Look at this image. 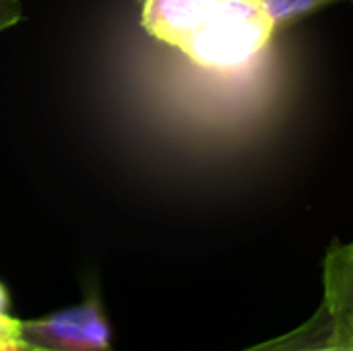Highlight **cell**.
<instances>
[{
    "mask_svg": "<svg viewBox=\"0 0 353 351\" xmlns=\"http://www.w3.org/2000/svg\"><path fill=\"white\" fill-rule=\"evenodd\" d=\"M275 23L263 0H217L201 17L180 48L194 64L211 70H236L269 43Z\"/></svg>",
    "mask_w": 353,
    "mask_h": 351,
    "instance_id": "1",
    "label": "cell"
},
{
    "mask_svg": "<svg viewBox=\"0 0 353 351\" xmlns=\"http://www.w3.org/2000/svg\"><path fill=\"white\" fill-rule=\"evenodd\" d=\"M19 343L25 351H114L112 327L95 294L77 306L21 321Z\"/></svg>",
    "mask_w": 353,
    "mask_h": 351,
    "instance_id": "2",
    "label": "cell"
},
{
    "mask_svg": "<svg viewBox=\"0 0 353 351\" xmlns=\"http://www.w3.org/2000/svg\"><path fill=\"white\" fill-rule=\"evenodd\" d=\"M240 351H353V329L323 300L319 310L300 327Z\"/></svg>",
    "mask_w": 353,
    "mask_h": 351,
    "instance_id": "3",
    "label": "cell"
},
{
    "mask_svg": "<svg viewBox=\"0 0 353 351\" xmlns=\"http://www.w3.org/2000/svg\"><path fill=\"white\" fill-rule=\"evenodd\" d=\"M217 0H145L143 27L159 41L182 48Z\"/></svg>",
    "mask_w": 353,
    "mask_h": 351,
    "instance_id": "4",
    "label": "cell"
},
{
    "mask_svg": "<svg viewBox=\"0 0 353 351\" xmlns=\"http://www.w3.org/2000/svg\"><path fill=\"white\" fill-rule=\"evenodd\" d=\"M329 2H335V0H263L269 17L273 19L275 27L277 25H283V23H290V21H296Z\"/></svg>",
    "mask_w": 353,
    "mask_h": 351,
    "instance_id": "5",
    "label": "cell"
},
{
    "mask_svg": "<svg viewBox=\"0 0 353 351\" xmlns=\"http://www.w3.org/2000/svg\"><path fill=\"white\" fill-rule=\"evenodd\" d=\"M21 21V2L19 0H0V31Z\"/></svg>",
    "mask_w": 353,
    "mask_h": 351,
    "instance_id": "6",
    "label": "cell"
},
{
    "mask_svg": "<svg viewBox=\"0 0 353 351\" xmlns=\"http://www.w3.org/2000/svg\"><path fill=\"white\" fill-rule=\"evenodd\" d=\"M21 333V321L10 314H0V343L19 341Z\"/></svg>",
    "mask_w": 353,
    "mask_h": 351,
    "instance_id": "7",
    "label": "cell"
},
{
    "mask_svg": "<svg viewBox=\"0 0 353 351\" xmlns=\"http://www.w3.org/2000/svg\"><path fill=\"white\" fill-rule=\"evenodd\" d=\"M8 308H10L8 290L4 288V283H0V314H8Z\"/></svg>",
    "mask_w": 353,
    "mask_h": 351,
    "instance_id": "8",
    "label": "cell"
},
{
    "mask_svg": "<svg viewBox=\"0 0 353 351\" xmlns=\"http://www.w3.org/2000/svg\"><path fill=\"white\" fill-rule=\"evenodd\" d=\"M0 351H25L19 341H10V343H0Z\"/></svg>",
    "mask_w": 353,
    "mask_h": 351,
    "instance_id": "9",
    "label": "cell"
}]
</instances>
